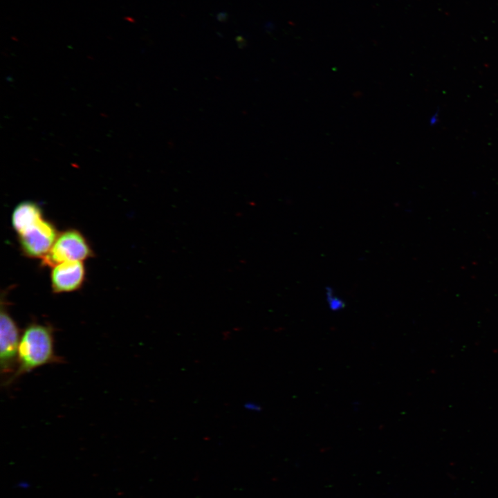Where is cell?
Wrapping results in <instances>:
<instances>
[{
    "label": "cell",
    "instance_id": "obj_1",
    "mask_svg": "<svg viewBox=\"0 0 498 498\" xmlns=\"http://www.w3.org/2000/svg\"><path fill=\"white\" fill-rule=\"evenodd\" d=\"M54 349L53 329L50 325L33 322L23 331L17 351L16 367L4 381L12 384L21 376L48 364L60 362Z\"/></svg>",
    "mask_w": 498,
    "mask_h": 498
},
{
    "label": "cell",
    "instance_id": "obj_2",
    "mask_svg": "<svg viewBox=\"0 0 498 498\" xmlns=\"http://www.w3.org/2000/svg\"><path fill=\"white\" fill-rule=\"evenodd\" d=\"M93 256L83 234L76 229H67L58 234L50 252L42 259V266L53 267L66 261H82Z\"/></svg>",
    "mask_w": 498,
    "mask_h": 498
},
{
    "label": "cell",
    "instance_id": "obj_3",
    "mask_svg": "<svg viewBox=\"0 0 498 498\" xmlns=\"http://www.w3.org/2000/svg\"><path fill=\"white\" fill-rule=\"evenodd\" d=\"M4 299L2 294L0 314V365L1 373L9 377L16 367L21 335L17 323L8 311L6 300Z\"/></svg>",
    "mask_w": 498,
    "mask_h": 498
},
{
    "label": "cell",
    "instance_id": "obj_4",
    "mask_svg": "<svg viewBox=\"0 0 498 498\" xmlns=\"http://www.w3.org/2000/svg\"><path fill=\"white\" fill-rule=\"evenodd\" d=\"M58 234L54 223L42 219L30 229L19 235L23 255L30 258L42 259L51 250Z\"/></svg>",
    "mask_w": 498,
    "mask_h": 498
},
{
    "label": "cell",
    "instance_id": "obj_5",
    "mask_svg": "<svg viewBox=\"0 0 498 498\" xmlns=\"http://www.w3.org/2000/svg\"><path fill=\"white\" fill-rule=\"evenodd\" d=\"M86 270L82 261H66L53 267L50 273L54 293L73 292L80 289L85 280Z\"/></svg>",
    "mask_w": 498,
    "mask_h": 498
},
{
    "label": "cell",
    "instance_id": "obj_6",
    "mask_svg": "<svg viewBox=\"0 0 498 498\" xmlns=\"http://www.w3.org/2000/svg\"><path fill=\"white\" fill-rule=\"evenodd\" d=\"M43 218L40 206L31 201L19 203L13 210L11 216L12 225L18 235L21 234L36 225Z\"/></svg>",
    "mask_w": 498,
    "mask_h": 498
},
{
    "label": "cell",
    "instance_id": "obj_7",
    "mask_svg": "<svg viewBox=\"0 0 498 498\" xmlns=\"http://www.w3.org/2000/svg\"><path fill=\"white\" fill-rule=\"evenodd\" d=\"M244 407L246 409L252 412H260L261 409V407L258 404L252 402L245 403Z\"/></svg>",
    "mask_w": 498,
    "mask_h": 498
}]
</instances>
